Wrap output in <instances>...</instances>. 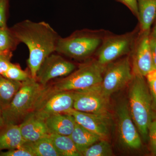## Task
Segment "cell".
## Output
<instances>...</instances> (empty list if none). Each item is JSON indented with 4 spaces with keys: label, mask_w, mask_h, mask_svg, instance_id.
<instances>
[{
    "label": "cell",
    "mask_w": 156,
    "mask_h": 156,
    "mask_svg": "<svg viewBox=\"0 0 156 156\" xmlns=\"http://www.w3.org/2000/svg\"><path fill=\"white\" fill-rule=\"evenodd\" d=\"M10 29L18 43H23L28 48L29 70L31 76L36 80L37 72L42 62L49 55L56 52L60 36L44 21L25 20Z\"/></svg>",
    "instance_id": "1"
},
{
    "label": "cell",
    "mask_w": 156,
    "mask_h": 156,
    "mask_svg": "<svg viewBox=\"0 0 156 156\" xmlns=\"http://www.w3.org/2000/svg\"><path fill=\"white\" fill-rule=\"evenodd\" d=\"M129 85L128 107L132 120L144 140L148 138V131L154 118L152 99L145 77L133 72Z\"/></svg>",
    "instance_id": "2"
},
{
    "label": "cell",
    "mask_w": 156,
    "mask_h": 156,
    "mask_svg": "<svg viewBox=\"0 0 156 156\" xmlns=\"http://www.w3.org/2000/svg\"><path fill=\"white\" fill-rule=\"evenodd\" d=\"M106 31L82 29L74 32L66 37H60L56 52L65 57L80 61H86L95 56Z\"/></svg>",
    "instance_id": "3"
},
{
    "label": "cell",
    "mask_w": 156,
    "mask_h": 156,
    "mask_svg": "<svg viewBox=\"0 0 156 156\" xmlns=\"http://www.w3.org/2000/svg\"><path fill=\"white\" fill-rule=\"evenodd\" d=\"M45 87L31 76L23 82L11 103L2 111L5 126L10 124L19 125L26 117L33 112Z\"/></svg>",
    "instance_id": "4"
},
{
    "label": "cell",
    "mask_w": 156,
    "mask_h": 156,
    "mask_svg": "<svg viewBox=\"0 0 156 156\" xmlns=\"http://www.w3.org/2000/svg\"><path fill=\"white\" fill-rule=\"evenodd\" d=\"M105 66L95 58L85 61L71 73L50 85L53 90L76 91L89 89L100 85L103 80Z\"/></svg>",
    "instance_id": "5"
},
{
    "label": "cell",
    "mask_w": 156,
    "mask_h": 156,
    "mask_svg": "<svg viewBox=\"0 0 156 156\" xmlns=\"http://www.w3.org/2000/svg\"><path fill=\"white\" fill-rule=\"evenodd\" d=\"M139 32L138 26L134 30L122 34L107 31L103 41L95 53V59L101 65H107L129 55Z\"/></svg>",
    "instance_id": "6"
},
{
    "label": "cell",
    "mask_w": 156,
    "mask_h": 156,
    "mask_svg": "<svg viewBox=\"0 0 156 156\" xmlns=\"http://www.w3.org/2000/svg\"><path fill=\"white\" fill-rule=\"evenodd\" d=\"M74 101V91H56L48 84L33 113L45 120L51 115L65 113L73 108Z\"/></svg>",
    "instance_id": "7"
},
{
    "label": "cell",
    "mask_w": 156,
    "mask_h": 156,
    "mask_svg": "<svg viewBox=\"0 0 156 156\" xmlns=\"http://www.w3.org/2000/svg\"><path fill=\"white\" fill-rule=\"evenodd\" d=\"M133 71L129 55L123 56L105 66L101 89L110 96L130 83L133 77Z\"/></svg>",
    "instance_id": "8"
},
{
    "label": "cell",
    "mask_w": 156,
    "mask_h": 156,
    "mask_svg": "<svg viewBox=\"0 0 156 156\" xmlns=\"http://www.w3.org/2000/svg\"><path fill=\"white\" fill-rule=\"evenodd\" d=\"M101 84L89 89L74 91L73 109L88 113L111 116L110 96L103 92Z\"/></svg>",
    "instance_id": "9"
},
{
    "label": "cell",
    "mask_w": 156,
    "mask_h": 156,
    "mask_svg": "<svg viewBox=\"0 0 156 156\" xmlns=\"http://www.w3.org/2000/svg\"><path fill=\"white\" fill-rule=\"evenodd\" d=\"M76 68L75 63L54 52L42 62L37 72L36 80L42 86H46L53 79L66 76Z\"/></svg>",
    "instance_id": "10"
},
{
    "label": "cell",
    "mask_w": 156,
    "mask_h": 156,
    "mask_svg": "<svg viewBox=\"0 0 156 156\" xmlns=\"http://www.w3.org/2000/svg\"><path fill=\"white\" fill-rule=\"evenodd\" d=\"M118 132L121 143L124 147L136 150L142 147L139 133L130 114L128 102H120L116 108Z\"/></svg>",
    "instance_id": "11"
},
{
    "label": "cell",
    "mask_w": 156,
    "mask_h": 156,
    "mask_svg": "<svg viewBox=\"0 0 156 156\" xmlns=\"http://www.w3.org/2000/svg\"><path fill=\"white\" fill-rule=\"evenodd\" d=\"M150 32H139L129 54L133 72L144 77L154 69L150 44Z\"/></svg>",
    "instance_id": "12"
},
{
    "label": "cell",
    "mask_w": 156,
    "mask_h": 156,
    "mask_svg": "<svg viewBox=\"0 0 156 156\" xmlns=\"http://www.w3.org/2000/svg\"><path fill=\"white\" fill-rule=\"evenodd\" d=\"M65 113L72 115L76 122L103 139L108 136L111 116L88 113L73 108Z\"/></svg>",
    "instance_id": "13"
},
{
    "label": "cell",
    "mask_w": 156,
    "mask_h": 156,
    "mask_svg": "<svg viewBox=\"0 0 156 156\" xmlns=\"http://www.w3.org/2000/svg\"><path fill=\"white\" fill-rule=\"evenodd\" d=\"M20 132L25 142H33L50 134L44 119L34 113L28 115L19 125Z\"/></svg>",
    "instance_id": "14"
},
{
    "label": "cell",
    "mask_w": 156,
    "mask_h": 156,
    "mask_svg": "<svg viewBox=\"0 0 156 156\" xmlns=\"http://www.w3.org/2000/svg\"><path fill=\"white\" fill-rule=\"evenodd\" d=\"M50 134L69 136L72 133L76 122L72 115L67 113L52 115L45 119Z\"/></svg>",
    "instance_id": "15"
},
{
    "label": "cell",
    "mask_w": 156,
    "mask_h": 156,
    "mask_svg": "<svg viewBox=\"0 0 156 156\" xmlns=\"http://www.w3.org/2000/svg\"><path fill=\"white\" fill-rule=\"evenodd\" d=\"M140 32H151L156 19V0H137Z\"/></svg>",
    "instance_id": "16"
},
{
    "label": "cell",
    "mask_w": 156,
    "mask_h": 156,
    "mask_svg": "<svg viewBox=\"0 0 156 156\" xmlns=\"http://www.w3.org/2000/svg\"><path fill=\"white\" fill-rule=\"evenodd\" d=\"M25 142L19 125H7L0 129V151L19 148Z\"/></svg>",
    "instance_id": "17"
},
{
    "label": "cell",
    "mask_w": 156,
    "mask_h": 156,
    "mask_svg": "<svg viewBox=\"0 0 156 156\" xmlns=\"http://www.w3.org/2000/svg\"><path fill=\"white\" fill-rule=\"evenodd\" d=\"M69 136L81 154L90 146L103 139L76 122L73 131Z\"/></svg>",
    "instance_id": "18"
},
{
    "label": "cell",
    "mask_w": 156,
    "mask_h": 156,
    "mask_svg": "<svg viewBox=\"0 0 156 156\" xmlns=\"http://www.w3.org/2000/svg\"><path fill=\"white\" fill-rule=\"evenodd\" d=\"M21 147L29 151L33 156H60L49 135L33 142H25Z\"/></svg>",
    "instance_id": "19"
},
{
    "label": "cell",
    "mask_w": 156,
    "mask_h": 156,
    "mask_svg": "<svg viewBox=\"0 0 156 156\" xmlns=\"http://www.w3.org/2000/svg\"><path fill=\"white\" fill-rule=\"evenodd\" d=\"M22 83L7 79L0 75V109L2 111L9 106Z\"/></svg>",
    "instance_id": "20"
},
{
    "label": "cell",
    "mask_w": 156,
    "mask_h": 156,
    "mask_svg": "<svg viewBox=\"0 0 156 156\" xmlns=\"http://www.w3.org/2000/svg\"><path fill=\"white\" fill-rule=\"evenodd\" d=\"M49 137L60 156H82L70 136L50 134Z\"/></svg>",
    "instance_id": "21"
},
{
    "label": "cell",
    "mask_w": 156,
    "mask_h": 156,
    "mask_svg": "<svg viewBox=\"0 0 156 156\" xmlns=\"http://www.w3.org/2000/svg\"><path fill=\"white\" fill-rule=\"evenodd\" d=\"M19 44L14 36L11 29L0 27V52L11 53Z\"/></svg>",
    "instance_id": "22"
},
{
    "label": "cell",
    "mask_w": 156,
    "mask_h": 156,
    "mask_svg": "<svg viewBox=\"0 0 156 156\" xmlns=\"http://www.w3.org/2000/svg\"><path fill=\"white\" fill-rule=\"evenodd\" d=\"M81 154L82 156H110L113 154L111 145L105 139L95 143Z\"/></svg>",
    "instance_id": "23"
},
{
    "label": "cell",
    "mask_w": 156,
    "mask_h": 156,
    "mask_svg": "<svg viewBox=\"0 0 156 156\" xmlns=\"http://www.w3.org/2000/svg\"><path fill=\"white\" fill-rule=\"evenodd\" d=\"M3 76L12 80L23 82L31 76L28 70H23L19 65L11 63Z\"/></svg>",
    "instance_id": "24"
},
{
    "label": "cell",
    "mask_w": 156,
    "mask_h": 156,
    "mask_svg": "<svg viewBox=\"0 0 156 156\" xmlns=\"http://www.w3.org/2000/svg\"><path fill=\"white\" fill-rule=\"evenodd\" d=\"M150 92L151 95L153 109L156 108V69H153L145 76Z\"/></svg>",
    "instance_id": "25"
},
{
    "label": "cell",
    "mask_w": 156,
    "mask_h": 156,
    "mask_svg": "<svg viewBox=\"0 0 156 156\" xmlns=\"http://www.w3.org/2000/svg\"><path fill=\"white\" fill-rule=\"evenodd\" d=\"M148 138L151 151L154 155L156 156V117L155 116L149 128Z\"/></svg>",
    "instance_id": "26"
},
{
    "label": "cell",
    "mask_w": 156,
    "mask_h": 156,
    "mask_svg": "<svg viewBox=\"0 0 156 156\" xmlns=\"http://www.w3.org/2000/svg\"><path fill=\"white\" fill-rule=\"evenodd\" d=\"M11 53H4L0 54V75L4 76L9 69L11 65Z\"/></svg>",
    "instance_id": "27"
},
{
    "label": "cell",
    "mask_w": 156,
    "mask_h": 156,
    "mask_svg": "<svg viewBox=\"0 0 156 156\" xmlns=\"http://www.w3.org/2000/svg\"><path fill=\"white\" fill-rule=\"evenodd\" d=\"M9 0H0V27H6Z\"/></svg>",
    "instance_id": "28"
},
{
    "label": "cell",
    "mask_w": 156,
    "mask_h": 156,
    "mask_svg": "<svg viewBox=\"0 0 156 156\" xmlns=\"http://www.w3.org/2000/svg\"><path fill=\"white\" fill-rule=\"evenodd\" d=\"M0 156H33L29 151L22 147L0 151Z\"/></svg>",
    "instance_id": "29"
},
{
    "label": "cell",
    "mask_w": 156,
    "mask_h": 156,
    "mask_svg": "<svg viewBox=\"0 0 156 156\" xmlns=\"http://www.w3.org/2000/svg\"><path fill=\"white\" fill-rule=\"evenodd\" d=\"M126 6L134 16L137 18L138 16L137 0H117Z\"/></svg>",
    "instance_id": "30"
},
{
    "label": "cell",
    "mask_w": 156,
    "mask_h": 156,
    "mask_svg": "<svg viewBox=\"0 0 156 156\" xmlns=\"http://www.w3.org/2000/svg\"><path fill=\"white\" fill-rule=\"evenodd\" d=\"M150 44L153 66L154 69H156V37H153L150 36Z\"/></svg>",
    "instance_id": "31"
},
{
    "label": "cell",
    "mask_w": 156,
    "mask_h": 156,
    "mask_svg": "<svg viewBox=\"0 0 156 156\" xmlns=\"http://www.w3.org/2000/svg\"><path fill=\"white\" fill-rule=\"evenodd\" d=\"M150 36L153 37H156V19L154 22L153 27L151 29Z\"/></svg>",
    "instance_id": "32"
},
{
    "label": "cell",
    "mask_w": 156,
    "mask_h": 156,
    "mask_svg": "<svg viewBox=\"0 0 156 156\" xmlns=\"http://www.w3.org/2000/svg\"><path fill=\"white\" fill-rule=\"evenodd\" d=\"M5 126V124L4 119H3L2 111L0 109V128H3Z\"/></svg>",
    "instance_id": "33"
},
{
    "label": "cell",
    "mask_w": 156,
    "mask_h": 156,
    "mask_svg": "<svg viewBox=\"0 0 156 156\" xmlns=\"http://www.w3.org/2000/svg\"><path fill=\"white\" fill-rule=\"evenodd\" d=\"M154 109L155 110V111H156L155 114V115H154V116L156 117V108Z\"/></svg>",
    "instance_id": "34"
},
{
    "label": "cell",
    "mask_w": 156,
    "mask_h": 156,
    "mask_svg": "<svg viewBox=\"0 0 156 156\" xmlns=\"http://www.w3.org/2000/svg\"><path fill=\"white\" fill-rule=\"evenodd\" d=\"M2 53H1V52H0V54H2Z\"/></svg>",
    "instance_id": "35"
},
{
    "label": "cell",
    "mask_w": 156,
    "mask_h": 156,
    "mask_svg": "<svg viewBox=\"0 0 156 156\" xmlns=\"http://www.w3.org/2000/svg\"><path fill=\"white\" fill-rule=\"evenodd\" d=\"M1 128H0V129H1Z\"/></svg>",
    "instance_id": "36"
}]
</instances>
